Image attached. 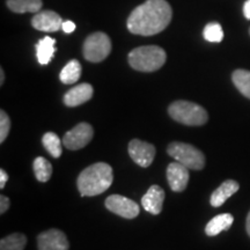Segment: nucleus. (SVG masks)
I'll list each match as a JSON object with an SVG mask.
<instances>
[{
  "label": "nucleus",
  "mask_w": 250,
  "mask_h": 250,
  "mask_svg": "<svg viewBox=\"0 0 250 250\" xmlns=\"http://www.w3.org/2000/svg\"><path fill=\"white\" fill-rule=\"evenodd\" d=\"M173 18L166 0H147L136 7L127 19V29L134 35L153 36L164 31Z\"/></svg>",
  "instance_id": "1"
},
{
  "label": "nucleus",
  "mask_w": 250,
  "mask_h": 250,
  "mask_svg": "<svg viewBox=\"0 0 250 250\" xmlns=\"http://www.w3.org/2000/svg\"><path fill=\"white\" fill-rule=\"evenodd\" d=\"M112 181L114 174L111 166L105 162H98L81 171L78 176L77 186L81 196L93 197L107 191Z\"/></svg>",
  "instance_id": "2"
},
{
  "label": "nucleus",
  "mask_w": 250,
  "mask_h": 250,
  "mask_svg": "<svg viewBox=\"0 0 250 250\" xmlns=\"http://www.w3.org/2000/svg\"><path fill=\"white\" fill-rule=\"evenodd\" d=\"M130 66L140 72H154L164 66L167 55L158 45H145L133 49L129 54Z\"/></svg>",
  "instance_id": "3"
},
{
  "label": "nucleus",
  "mask_w": 250,
  "mask_h": 250,
  "mask_svg": "<svg viewBox=\"0 0 250 250\" xmlns=\"http://www.w3.org/2000/svg\"><path fill=\"white\" fill-rule=\"evenodd\" d=\"M168 114L174 121L189 126H201L208 121V111L202 105L183 100L171 103Z\"/></svg>",
  "instance_id": "4"
},
{
  "label": "nucleus",
  "mask_w": 250,
  "mask_h": 250,
  "mask_svg": "<svg viewBox=\"0 0 250 250\" xmlns=\"http://www.w3.org/2000/svg\"><path fill=\"white\" fill-rule=\"evenodd\" d=\"M167 152L171 158L189 169L202 170L205 167V155L201 149L190 144L174 142L168 146Z\"/></svg>",
  "instance_id": "5"
},
{
  "label": "nucleus",
  "mask_w": 250,
  "mask_h": 250,
  "mask_svg": "<svg viewBox=\"0 0 250 250\" xmlns=\"http://www.w3.org/2000/svg\"><path fill=\"white\" fill-rule=\"evenodd\" d=\"M83 57L92 62L104 61L111 52V41L107 34L93 33L87 37L83 43Z\"/></svg>",
  "instance_id": "6"
},
{
  "label": "nucleus",
  "mask_w": 250,
  "mask_h": 250,
  "mask_svg": "<svg viewBox=\"0 0 250 250\" xmlns=\"http://www.w3.org/2000/svg\"><path fill=\"white\" fill-rule=\"evenodd\" d=\"M94 130L93 126L88 123H79L73 129L67 131L62 138L64 146L71 151H77V149L83 148L88 145L90 140L93 139Z\"/></svg>",
  "instance_id": "7"
},
{
  "label": "nucleus",
  "mask_w": 250,
  "mask_h": 250,
  "mask_svg": "<svg viewBox=\"0 0 250 250\" xmlns=\"http://www.w3.org/2000/svg\"><path fill=\"white\" fill-rule=\"evenodd\" d=\"M105 208L112 213L125 219L138 217L140 208L136 202L121 195H110L105 199Z\"/></svg>",
  "instance_id": "8"
},
{
  "label": "nucleus",
  "mask_w": 250,
  "mask_h": 250,
  "mask_svg": "<svg viewBox=\"0 0 250 250\" xmlns=\"http://www.w3.org/2000/svg\"><path fill=\"white\" fill-rule=\"evenodd\" d=\"M129 155L132 160L140 167L146 168L154 160L155 147L152 144L143 142L139 139H132L127 146Z\"/></svg>",
  "instance_id": "9"
},
{
  "label": "nucleus",
  "mask_w": 250,
  "mask_h": 250,
  "mask_svg": "<svg viewBox=\"0 0 250 250\" xmlns=\"http://www.w3.org/2000/svg\"><path fill=\"white\" fill-rule=\"evenodd\" d=\"M37 247L39 250H68L70 243L64 232L52 228L40 234L37 237Z\"/></svg>",
  "instance_id": "10"
},
{
  "label": "nucleus",
  "mask_w": 250,
  "mask_h": 250,
  "mask_svg": "<svg viewBox=\"0 0 250 250\" xmlns=\"http://www.w3.org/2000/svg\"><path fill=\"white\" fill-rule=\"evenodd\" d=\"M189 168L180 162H171L167 167V180L170 189L175 192H182L189 183Z\"/></svg>",
  "instance_id": "11"
},
{
  "label": "nucleus",
  "mask_w": 250,
  "mask_h": 250,
  "mask_svg": "<svg viewBox=\"0 0 250 250\" xmlns=\"http://www.w3.org/2000/svg\"><path fill=\"white\" fill-rule=\"evenodd\" d=\"M62 18L52 11L39 12L31 19V26L35 29L45 31V33H55L62 28Z\"/></svg>",
  "instance_id": "12"
},
{
  "label": "nucleus",
  "mask_w": 250,
  "mask_h": 250,
  "mask_svg": "<svg viewBox=\"0 0 250 250\" xmlns=\"http://www.w3.org/2000/svg\"><path fill=\"white\" fill-rule=\"evenodd\" d=\"M164 201H165L164 189L154 184V186L149 187L147 192L143 196L142 205L144 210L156 215L161 213L162 208H164Z\"/></svg>",
  "instance_id": "13"
},
{
  "label": "nucleus",
  "mask_w": 250,
  "mask_h": 250,
  "mask_svg": "<svg viewBox=\"0 0 250 250\" xmlns=\"http://www.w3.org/2000/svg\"><path fill=\"white\" fill-rule=\"evenodd\" d=\"M94 89L92 85L89 83H80V85L74 86L64 95L65 105L67 107H78V105L83 104V103L88 102L92 99Z\"/></svg>",
  "instance_id": "14"
},
{
  "label": "nucleus",
  "mask_w": 250,
  "mask_h": 250,
  "mask_svg": "<svg viewBox=\"0 0 250 250\" xmlns=\"http://www.w3.org/2000/svg\"><path fill=\"white\" fill-rule=\"evenodd\" d=\"M239 183L234 180H227L224 183H221V186L214 190L212 192L210 203L213 208H219L227 201L229 197H232L234 193L239 191Z\"/></svg>",
  "instance_id": "15"
},
{
  "label": "nucleus",
  "mask_w": 250,
  "mask_h": 250,
  "mask_svg": "<svg viewBox=\"0 0 250 250\" xmlns=\"http://www.w3.org/2000/svg\"><path fill=\"white\" fill-rule=\"evenodd\" d=\"M234 223V217L230 213L215 215L208 221L205 227V233L208 236H215L224 230H228Z\"/></svg>",
  "instance_id": "16"
},
{
  "label": "nucleus",
  "mask_w": 250,
  "mask_h": 250,
  "mask_svg": "<svg viewBox=\"0 0 250 250\" xmlns=\"http://www.w3.org/2000/svg\"><path fill=\"white\" fill-rule=\"evenodd\" d=\"M56 40L50 36H45L39 41L36 44V56L37 61L41 65H46L54 58L56 52Z\"/></svg>",
  "instance_id": "17"
},
{
  "label": "nucleus",
  "mask_w": 250,
  "mask_h": 250,
  "mask_svg": "<svg viewBox=\"0 0 250 250\" xmlns=\"http://www.w3.org/2000/svg\"><path fill=\"white\" fill-rule=\"evenodd\" d=\"M42 6V0H7V7L14 13H39Z\"/></svg>",
  "instance_id": "18"
},
{
  "label": "nucleus",
  "mask_w": 250,
  "mask_h": 250,
  "mask_svg": "<svg viewBox=\"0 0 250 250\" xmlns=\"http://www.w3.org/2000/svg\"><path fill=\"white\" fill-rule=\"evenodd\" d=\"M81 77V65L77 59H72L68 62L59 74V79L65 85H72L76 83Z\"/></svg>",
  "instance_id": "19"
},
{
  "label": "nucleus",
  "mask_w": 250,
  "mask_h": 250,
  "mask_svg": "<svg viewBox=\"0 0 250 250\" xmlns=\"http://www.w3.org/2000/svg\"><path fill=\"white\" fill-rule=\"evenodd\" d=\"M232 80L243 96L250 100V71L236 70L233 72Z\"/></svg>",
  "instance_id": "20"
},
{
  "label": "nucleus",
  "mask_w": 250,
  "mask_h": 250,
  "mask_svg": "<svg viewBox=\"0 0 250 250\" xmlns=\"http://www.w3.org/2000/svg\"><path fill=\"white\" fill-rule=\"evenodd\" d=\"M26 245V235L21 233H13L2 237L0 241V250H23Z\"/></svg>",
  "instance_id": "21"
},
{
  "label": "nucleus",
  "mask_w": 250,
  "mask_h": 250,
  "mask_svg": "<svg viewBox=\"0 0 250 250\" xmlns=\"http://www.w3.org/2000/svg\"><path fill=\"white\" fill-rule=\"evenodd\" d=\"M62 140L61 142V138L55 132H46L42 138L43 146H44L49 154L54 156L55 159H58L62 155Z\"/></svg>",
  "instance_id": "22"
},
{
  "label": "nucleus",
  "mask_w": 250,
  "mask_h": 250,
  "mask_svg": "<svg viewBox=\"0 0 250 250\" xmlns=\"http://www.w3.org/2000/svg\"><path fill=\"white\" fill-rule=\"evenodd\" d=\"M34 173L40 182H48L52 175V166L45 158L37 156L34 161Z\"/></svg>",
  "instance_id": "23"
},
{
  "label": "nucleus",
  "mask_w": 250,
  "mask_h": 250,
  "mask_svg": "<svg viewBox=\"0 0 250 250\" xmlns=\"http://www.w3.org/2000/svg\"><path fill=\"white\" fill-rule=\"evenodd\" d=\"M203 35H204V39L206 41H208V42H212V43L221 42L224 39L223 27H221L220 23L218 22H211L206 24L204 28V31H203Z\"/></svg>",
  "instance_id": "24"
},
{
  "label": "nucleus",
  "mask_w": 250,
  "mask_h": 250,
  "mask_svg": "<svg viewBox=\"0 0 250 250\" xmlns=\"http://www.w3.org/2000/svg\"><path fill=\"white\" fill-rule=\"evenodd\" d=\"M11 130V120L4 110L0 111V143H4Z\"/></svg>",
  "instance_id": "25"
},
{
  "label": "nucleus",
  "mask_w": 250,
  "mask_h": 250,
  "mask_svg": "<svg viewBox=\"0 0 250 250\" xmlns=\"http://www.w3.org/2000/svg\"><path fill=\"white\" fill-rule=\"evenodd\" d=\"M9 205H11V203H9L8 197H6L4 195L0 196V213L4 214L9 208Z\"/></svg>",
  "instance_id": "26"
},
{
  "label": "nucleus",
  "mask_w": 250,
  "mask_h": 250,
  "mask_svg": "<svg viewBox=\"0 0 250 250\" xmlns=\"http://www.w3.org/2000/svg\"><path fill=\"white\" fill-rule=\"evenodd\" d=\"M62 29L64 30V33L71 34L76 30V24H74V22H72V21H70V20L65 21V22H62Z\"/></svg>",
  "instance_id": "27"
},
{
  "label": "nucleus",
  "mask_w": 250,
  "mask_h": 250,
  "mask_svg": "<svg viewBox=\"0 0 250 250\" xmlns=\"http://www.w3.org/2000/svg\"><path fill=\"white\" fill-rule=\"evenodd\" d=\"M8 181V175L4 169L0 170V189H4L5 184Z\"/></svg>",
  "instance_id": "28"
},
{
  "label": "nucleus",
  "mask_w": 250,
  "mask_h": 250,
  "mask_svg": "<svg viewBox=\"0 0 250 250\" xmlns=\"http://www.w3.org/2000/svg\"><path fill=\"white\" fill-rule=\"evenodd\" d=\"M243 14H245L247 20H250V0H247L243 5Z\"/></svg>",
  "instance_id": "29"
},
{
  "label": "nucleus",
  "mask_w": 250,
  "mask_h": 250,
  "mask_svg": "<svg viewBox=\"0 0 250 250\" xmlns=\"http://www.w3.org/2000/svg\"><path fill=\"white\" fill-rule=\"evenodd\" d=\"M246 229H247V233H248V235L250 236V211L248 215H247V220H246Z\"/></svg>",
  "instance_id": "30"
},
{
  "label": "nucleus",
  "mask_w": 250,
  "mask_h": 250,
  "mask_svg": "<svg viewBox=\"0 0 250 250\" xmlns=\"http://www.w3.org/2000/svg\"><path fill=\"white\" fill-rule=\"evenodd\" d=\"M4 80H5V73H4V70H0V85H2L4 83Z\"/></svg>",
  "instance_id": "31"
},
{
  "label": "nucleus",
  "mask_w": 250,
  "mask_h": 250,
  "mask_svg": "<svg viewBox=\"0 0 250 250\" xmlns=\"http://www.w3.org/2000/svg\"><path fill=\"white\" fill-rule=\"evenodd\" d=\"M249 33H250V30H249Z\"/></svg>",
  "instance_id": "32"
}]
</instances>
